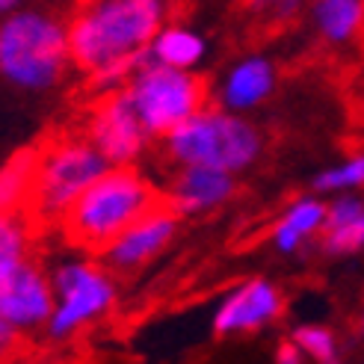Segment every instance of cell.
Returning a JSON list of instances; mask_svg holds the SVG:
<instances>
[{
    "label": "cell",
    "mask_w": 364,
    "mask_h": 364,
    "mask_svg": "<svg viewBox=\"0 0 364 364\" xmlns=\"http://www.w3.org/2000/svg\"><path fill=\"white\" fill-rule=\"evenodd\" d=\"M110 169L92 139H60L39 149V169L27 213L39 223H60L75 198Z\"/></svg>",
    "instance_id": "5"
},
{
    "label": "cell",
    "mask_w": 364,
    "mask_h": 364,
    "mask_svg": "<svg viewBox=\"0 0 364 364\" xmlns=\"http://www.w3.org/2000/svg\"><path fill=\"white\" fill-rule=\"evenodd\" d=\"M205 57V39L181 24H163L149 45V60L172 68H196Z\"/></svg>",
    "instance_id": "17"
},
{
    "label": "cell",
    "mask_w": 364,
    "mask_h": 364,
    "mask_svg": "<svg viewBox=\"0 0 364 364\" xmlns=\"http://www.w3.org/2000/svg\"><path fill=\"white\" fill-rule=\"evenodd\" d=\"M326 213H329V208L317 202V198H302V202L290 205L284 210V216L276 223V228H272V246L284 255L296 252L308 237H314V234L323 231Z\"/></svg>",
    "instance_id": "15"
},
{
    "label": "cell",
    "mask_w": 364,
    "mask_h": 364,
    "mask_svg": "<svg viewBox=\"0 0 364 364\" xmlns=\"http://www.w3.org/2000/svg\"><path fill=\"white\" fill-rule=\"evenodd\" d=\"M136 116L142 119L149 136H166L181 122L198 113L208 101L202 77L193 68H172L145 57L124 83Z\"/></svg>",
    "instance_id": "6"
},
{
    "label": "cell",
    "mask_w": 364,
    "mask_h": 364,
    "mask_svg": "<svg viewBox=\"0 0 364 364\" xmlns=\"http://www.w3.org/2000/svg\"><path fill=\"white\" fill-rule=\"evenodd\" d=\"M302 0H249V9L264 18H287L299 9Z\"/></svg>",
    "instance_id": "22"
},
{
    "label": "cell",
    "mask_w": 364,
    "mask_h": 364,
    "mask_svg": "<svg viewBox=\"0 0 364 364\" xmlns=\"http://www.w3.org/2000/svg\"><path fill=\"white\" fill-rule=\"evenodd\" d=\"M18 338H21V332H15L12 326L0 317V358L9 355L15 347H18Z\"/></svg>",
    "instance_id": "23"
},
{
    "label": "cell",
    "mask_w": 364,
    "mask_h": 364,
    "mask_svg": "<svg viewBox=\"0 0 364 364\" xmlns=\"http://www.w3.org/2000/svg\"><path fill=\"white\" fill-rule=\"evenodd\" d=\"M178 216L181 213L169 202L154 208L151 213H145L131 228H124L110 246H104L98 252L101 264L110 272H116V276H127V272H136L145 264H151L175 240Z\"/></svg>",
    "instance_id": "10"
},
{
    "label": "cell",
    "mask_w": 364,
    "mask_h": 364,
    "mask_svg": "<svg viewBox=\"0 0 364 364\" xmlns=\"http://www.w3.org/2000/svg\"><path fill=\"white\" fill-rule=\"evenodd\" d=\"M290 338L296 341V347L305 353V358H314L323 364L338 361V341L326 326H299Z\"/></svg>",
    "instance_id": "21"
},
{
    "label": "cell",
    "mask_w": 364,
    "mask_h": 364,
    "mask_svg": "<svg viewBox=\"0 0 364 364\" xmlns=\"http://www.w3.org/2000/svg\"><path fill=\"white\" fill-rule=\"evenodd\" d=\"M234 196V175L210 166H178V175L169 184V205L181 216L208 213L225 205Z\"/></svg>",
    "instance_id": "12"
},
{
    "label": "cell",
    "mask_w": 364,
    "mask_h": 364,
    "mask_svg": "<svg viewBox=\"0 0 364 364\" xmlns=\"http://www.w3.org/2000/svg\"><path fill=\"white\" fill-rule=\"evenodd\" d=\"M314 24L326 42H350L364 24V0H314Z\"/></svg>",
    "instance_id": "18"
},
{
    "label": "cell",
    "mask_w": 364,
    "mask_h": 364,
    "mask_svg": "<svg viewBox=\"0 0 364 364\" xmlns=\"http://www.w3.org/2000/svg\"><path fill=\"white\" fill-rule=\"evenodd\" d=\"M71 63L68 24L48 9H12L0 21V77L18 89L45 92Z\"/></svg>",
    "instance_id": "3"
},
{
    "label": "cell",
    "mask_w": 364,
    "mask_h": 364,
    "mask_svg": "<svg viewBox=\"0 0 364 364\" xmlns=\"http://www.w3.org/2000/svg\"><path fill=\"white\" fill-rule=\"evenodd\" d=\"M30 231L24 213H0V267L27 258Z\"/></svg>",
    "instance_id": "19"
},
{
    "label": "cell",
    "mask_w": 364,
    "mask_h": 364,
    "mask_svg": "<svg viewBox=\"0 0 364 364\" xmlns=\"http://www.w3.org/2000/svg\"><path fill=\"white\" fill-rule=\"evenodd\" d=\"M169 0H83L68 21L71 63L101 89L122 86L149 57Z\"/></svg>",
    "instance_id": "1"
},
{
    "label": "cell",
    "mask_w": 364,
    "mask_h": 364,
    "mask_svg": "<svg viewBox=\"0 0 364 364\" xmlns=\"http://www.w3.org/2000/svg\"><path fill=\"white\" fill-rule=\"evenodd\" d=\"M53 282V314L45 326L50 341H65L104 317L116 302L113 272L92 261H65L50 272Z\"/></svg>",
    "instance_id": "7"
},
{
    "label": "cell",
    "mask_w": 364,
    "mask_h": 364,
    "mask_svg": "<svg viewBox=\"0 0 364 364\" xmlns=\"http://www.w3.org/2000/svg\"><path fill=\"white\" fill-rule=\"evenodd\" d=\"M89 139L110 160V166H131L145 151L149 131H145L142 119L136 116L124 86H119L116 92L98 101L92 119H89Z\"/></svg>",
    "instance_id": "9"
},
{
    "label": "cell",
    "mask_w": 364,
    "mask_h": 364,
    "mask_svg": "<svg viewBox=\"0 0 364 364\" xmlns=\"http://www.w3.org/2000/svg\"><path fill=\"white\" fill-rule=\"evenodd\" d=\"M323 252L353 255L364 249V202L355 196H338L329 205L323 225Z\"/></svg>",
    "instance_id": "14"
},
{
    "label": "cell",
    "mask_w": 364,
    "mask_h": 364,
    "mask_svg": "<svg viewBox=\"0 0 364 364\" xmlns=\"http://www.w3.org/2000/svg\"><path fill=\"white\" fill-rule=\"evenodd\" d=\"M284 311V299L279 287L267 279H252L243 282L237 290L220 302V311L213 317V332L216 335H249L258 332L264 326L276 323Z\"/></svg>",
    "instance_id": "11"
},
{
    "label": "cell",
    "mask_w": 364,
    "mask_h": 364,
    "mask_svg": "<svg viewBox=\"0 0 364 364\" xmlns=\"http://www.w3.org/2000/svg\"><path fill=\"white\" fill-rule=\"evenodd\" d=\"M24 0H0V15H6V12H12V9H18Z\"/></svg>",
    "instance_id": "25"
},
{
    "label": "cell",
    "mask_w": 364,
    "mask_h": 364,
    "mask_svg": "<svg viewBox=\"0 0 364 364\" xmlns=\"http://www.w3.org/2000/svg\"><path fill=\"white\" fill-rule=\"evenodd\" d=\"M53 302V282L39 264L30 261V255L0 267V317L15 332L30 335L45 329Z\"/></svg>",
    "instance_id": "8"
},
{
    "label": "cell",
    "mask_w": 364,
    "mask_h": 364,
    "mask_svg": "<svg viewBox=\"0 0 364 364\" xmlns=\"http://www.w3.org/2000/svg\"><path fill=\"white\" fill-rule=\"evenodd\" d=\"M166 202L169 198L134 166H110L75 198L60 228L75 246L98 255L124 228Z\"/></svg>",
    "instance_id": "2"
},
{
    "label": "cell",
    "mask_w": 364,
    "mask_h": 364,
    "mask_svg": "<svg viewBox=\"0 0 364 364\" xmlns=\"http://www.w3.org/2000/svg\"><path fill=\"white\" fill-rule=\"evenodd\" d=\"M361 332H364V302H361Z\"/></svg>",
    "instance_id": "26"
},
{
    "label": "cell",
    "mask_w": 364,
    "mask_h": 364,
    "mask_svg": "<svg viewBox=\"0 0 364 364\" xmlns=\"http://www.w3.org/2000/svg\"><path fill=\"white\" fill-rule=\"evenodd\" d=\"M36 169H39V149L18 151L0 169V213H27Z\"/></svg>",
    "instance_id": "16"
},
{
    "label": "cell",
    "mask_w": 364,
    "mask_h": 364,
    "mask_svg": "<svg viewBox=\"0 0 364 364\" xmlns=\"http://www.w3.org/2000/svg\"><path fill=\"white\" fill-rule=\"evenodd\" d=\"M276 361H279V364H302V361H305V353L296 347V341L290 338V341H284L282 347H279Z\"/></svg>",
    "instance_id": "24"
},
{
    "label": "cell",
    "mask_w": 364,
    "mask_h": 364,
    "mask_svg": "<svg viewBox=\"0 0 364 364\" xmlns=\"http://www.w3.org/2000/svg\"><path fill=\"white\" fill-rule=\"evenodd\" d=\"M358 187H364V154L343 160L314 178V190L320 193H343V190H358Z\"/></svg>",
    "instance_id": "20"
},
{
    "label": "cell",
    "mask_w": 364,
    "mask_h": 364,
    "mask_svg": "<svg viewBox=\"0 0 364 364\" xmlns=\"http://www.w3.org/2000/svg\"><path fill=\"white\" fill-rule=\"evenodd\" d=\"M272 86H276V68H272V63L261 57H249L228 71V77L220 89V104L234 113L252 110V107H258L269 98Z\"/></svg>",
    "instance_id": "13"
},
{
    "label": "cell",
    "mask_w": 364,
    "mask_h": 364,
    "mask_svg": "<svg viewBox=\"0 0 364 364\" xmlns=\"http://www.w3.org/2000/svg\"><path fill=\"white\" fill-rule=\"evenodd\" d=\"M163 139L175 166H210L231 175L249 169L264 151L258 127H252L225 107L223 110L202 107Z\"/></svg>",
    "instance_id": "4"
}]
</instances>
